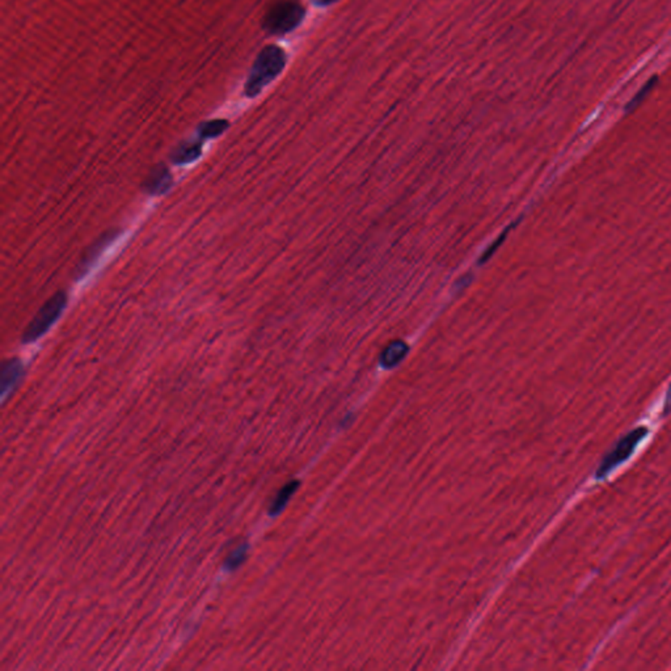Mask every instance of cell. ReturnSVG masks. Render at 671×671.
Listing matches in <instances>:
<instances>
[{"label": "cell", "mask_w": 671, "mask_h": 671, "mask_svg": "<svg viewBox=\"0 0 671 671\" xmlns=\"http://www.w3.org/2000/svg\"><path fill=\"white\" fill-rule=\"evenodd\" d=\"M286 65V54L281 47L269 45L264 47L256 58L250 70L244 92L248 98H255L264 88L280 75Z\"/></svg>", "instance_id": "6da1fadb"}, {"label": "cell", "mask_w": 671, "mask_h": 671, "mask_svg": "<svg viewBox=\"0 0 671 671\" xmlns=\"http://www.w3.org/2000/svg\"><path fill=\"white\" fill-rule=\"evenodd\" d=\"M303 17V6L298 0H278L266 12L262 27L271 34H285L299 27Z\"/></svg>", "instance_id": "7a4b0ae2"}, {"label": "cell", "mask_w": 671, "mask_h": 671, "mask_svg": "<svg viewBox=\"0 0 671 671\" xmlns=\"http://www.w3.org/2000/svg\"><path fill=\"white\" fill-rule=\"evenodd\" d=\"M66 303H67V296L65 292H59L53 295L44 304L40 312L34 316L31 324L27 326L22 335V342L31 344L36 340H38L41 336H44L50 329V326L61 317V315L65 310Z\"/></svg>", "instance_id": "3957f363"}, {"label": "cell", "mask_w": 671, "mask_h": 671, "mask_svg": "<svg viewBox=\"0 0 671 671\" xmlns=\"http://www.w3.org/2000/svg\"><path fill=\"white\" fill-rule=\"evenodd\" d=\"M648 429L647 428H636L631 433H628L626 437H623L615 447L605 456L602 460L601 466L596 471V477L602 478L607 476L614 468H617L619 465L626 462L632 453L636 450L640 442L647 437Z\"/></svg>", "instance_id": "277c9868"}, {"label": "cell", "mask_w": 671, "mask_h": 671, "mask_svg": "<svg viewBox=\"0 0 671 671\" xmlns=\"http://www.w3.org/2000/svg\"><path fill=\"white\" fill-rule=\"evenodd\" d=\"M172 186V176L164 167H156L144 183V189L149 195H160L167 193Z\"/></svg>", "instance_id": "5b68a950"}, {"label": "cell", "mask_w": 671, "mask_h": 671, "mask_svg": "<svg viewBox=\"0 0 671 671\" xmlns=\"http://www.w3.org/2000/svg\"><path fill=\"white\" fill-rule=\"evenodd\" d=\"M22 375V365L19 359H10L3 363L1 368V393L6 396L10 393Z\"/></svg>", "instance_id": "8992f818"}, {"label": "cell", "mask_w": 671, "mask_h": 671, "mask_svg": "<svg viewBox=\"0 0 671 671\" xmlns=\"http://www.w3.org/2000/svg\"><path fill=\"white\" fill-rule=\"evenodd\" d=\"M201 143L198 142H186L180 144L174 150L171 159L174 164H188V163L195 162V159L201 155Z\"/></svg>", "instance_id": "52a82bcc"}, {"label": "cell", "mask_w": 671, "mask_h": 671, "mask_svg": "<svg viewBox=\"0 0 671 671\" xmlns=\"http://www.w3.org/2000/svg\"><path fill=\"white\" fill-rule=\"evenodd\" d=\"M408 347L402 341H395L386 347V350L382 354V365L386 368H393L399 365L404 357L407 356Z\"/></svg>", "instance_id": "ba28073f"}, {"label": "cell", "mask_w": 671, "mask_h": 671, "mask_svg": "<svg viewBox=\"0 0 671 671\" xmlns=\"http://www.w3.org/2000/svg\"><path fill=\"white\" fill-rule=\"evenodd\" d=\"M298 485H299V484H298V481H292V483H289L287 485H285V487L282 488L281 490H280V493L277 495V497H276V499H274L273 505H271V515H277V514H280V513H281L282 510H283V508L286 506V504L289 502V499H290L292 495L295 493V490H296Z\"/></svg>", "instance_id": "9c48e42d"}, {"label": "cell", "mask_w": 671, "mask_h": 671, "mask_svg": "<svg viewBox=\"0 0 671 671\" xmlns=\"http://www.w3.org/2000/svg\"><path fill=\"white\" fill-rule=\"evenodd\" d=\"M227 128L228 122L226 119H214V121H209V122L202 123L198 128V133H199L201 138L207 140V138H216L218 135L223 134L225 131L227 130Z\"/></svg>", "instance_id": "30bf717a"}, {"label": "cell", "mask_w": 671, "mask_h": 671, "mask_svg": "<svg viewBox=\"0 0 671 671\" xmlns=\"http://www.w3.org/2000/svg\"><path fill=\"white\" fill-rule=\"evenodd\" d=\"M113 239H114V234H112V235H105V238L100 239L98 243H96V246H93V248L89 250V255H88L87 257H86L84 261H83V266H82V271L84 269L83 274H84L86 271H87L88 266L92 264V261L95 260V259L98 257V255L101 253V250L104 249V247H107V246H108L109 243H110Z\"/></svg>", "instance_id": "8fae6325"}, {"label": "cell", "mask_w": 671, "mask_h": 671, "mask_svg": "<svg viewBox=\"0 0 671 671\" xmlns=\"http://www.w3.org/2000/svg\"><path fill=\"white\" fill-rule=\"evenodd\" d=\"M247 550H248L247 544H243V545L238 547L234 552L228 556V559L226 560V568L231 569V571H232V569H236L239 565L246 560Z\"/></svg>", "instance_id": "7c38bea8"}, {"label": "cell", "mask_w": 671, "mask_h": 671, "mask_svg": "<svg viewBox=\"0 0 671 671\" xmlns=\"http://www.w3.org/2000/svg\"><path fill=\"white\" fill-rule=\"evenodd\" d=\"M651 87H653V84H651V83H648V86L644 88V91H642L641 93H639V96L635 98V100H633V101H632V103H631V104L628 105V110H633V109L636 108L638 105H640V103H641V101L644 100V98L647 96V93H648V91H649V89H651Z\"/></svg>", "instance_id": "4fadbf2b"}, {"label": "cell", "mask_w": 671, "mask_h": 671, "mask_svg": "<svg viewBox=\"0 0 671 671\" xmlns=\"http://www.w3.org/2000/svg\"><path fill=\"white\" fill-rule=\"evenodd\" d=\"M671 412V384L669 387V390L666 392V398H665V404H663V414H669Z\"/></svg>", "instance_id": "5bb4252c"}, {"label": "cell", "mask_w": 671, "mask_h": 671, "mask_svg": "<svg viewBox=\"0 0 671 671\" xmlns=\"http://www.w3.org/2000/svg\"><path fill=\"white\" fill-rule=\"evenodd\" d=\"M336 1H338V0H315V3H316L317 6H322V7L331 6V4H333Z\"/></svg>", "instance_id": "9a60e30c"}]
</instances>
